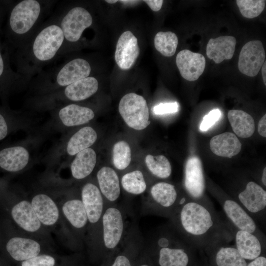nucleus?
<instances>
[{
	"mask_svg": "<svg viewBox=\"0 0 266 266\" xmlns=\"http://www.w3.org/2000/svg\"><path fill=\"white\" fill-rule=\"evenodd\" d=\"M210 148L215 155L231 158L238 154L241 149V143L236 136L229 132L213 136L209 142Z\"/></svg>",
	"mask_w": 266,
	"mask_h": 266,
	"instance_id": "25",
	"label": "nucleus"
},
{
	"mask_svg": "<svg viewBox=\"0 0 266 266\" xmlns=\"http://www.w3.org/2000/svg\"><path fill=\"white\" fill-rule=\"evenodd\" d=\"M233 239L230 238L220 239L205 249L214 253L216 266H246L247 262L240 255L235 246L228 245Z\"/></svg>",
	"mask_w": 266,
	"mask_h": 266,
	"instance_id": "22",
	"label": "nucleus"
},
{
	"mask_svg": "<svg viewBox=\"0 0 266 266\" xmlns=\"http://www.w3.org/2000/svg\"><path fill=\"white\" fill-rule=\"evenodd\" d=\"M236 4L242 15L246 18L258 17L264 10L265 0H237Z\"/></svg>",
	"mask_w": 266,
	"mask_h": 266,
	"instance_id": "36",
	"label": "nucleus"
},
{
	"mask_svg": "<svg viewBox=\"0 0 266 266\" xmlns=\"http://www.w3.org/2000/svg\"><path fill=\"white\" fill-rule=\"evenodd\" d=\"M144 247L137 228L133 226L122 245L102 261L101 266H135Z\"/></svg>",
	"mask_w": 266,
	"mask_h": 266,
	"instance_id": "12",
	"label": "nucleus"
},
{
	"mask_svg": "<svg viewBox=\"0 0 266 266\" xmlns=\"http://www.w3.org/2000/svg\"><path fill=\"white\" fill-rule=\"evenodd\" d=\"M128 226L123 208L116 203H105L95 261L102 263L122 245L131 228Z\"/></svg>",
	"mask_w": 266,
	"mask_h": 266,
	"instance_id": "5",
	"label": "nucleus"
},
{
	"mask_svg": "<svg viewBox=\"0 0 266 266\" xmlns=\"http://www.w3.org/2000/svg\"><path fill=\"white\" fill-rule=\"evenodd\" d=\"M118 1V0H105V2H107V3H115L116 2H117Z\"/></svg>",
	"mask_w": 266,
	"mask_h": 266,
	"instance_id": "49",
	"label": "nucleus"
},
{
	"mask_svg": "<svg viewBox=\"0 0 266 266\" xmlns=\"http://www.w3.org/2000/svg\"><path fill=\"white\" fill-rule=\"evenodd\" d=\"M118 110L126 124L133 129L142 130L150 124L148 107L141 96L127 94L120 100Z\"/></svg>",
	"mask_w": 266,
	"mask_h": 266,
	"instance_id": "10",
	"label": "nucleus"
},
{
	"mask_svg": "<svg viewBox=\"0 0 266 266\" xmlns=\"http://www.w3.org/2000/svg\"><path fill=\"white\" fill-rule=\"evenodd\" d=\"M11 217L23 231L36 233L41 232L44 227L38 220L31 203L27 200H21L16 203L12 208Z\"/></svg>",
	"mask_w": 266,
	"mask_h": 266,
	"instance_id": "19",
	"label": "nucleus"
},
{
	"mask_svg": "<svg viewBox=\"0 0 266 266\" xmlns=\"http://www.w3.org/2000/svg\"><path fill=\"white\" fill-rule=\"evenodd\" d=\"M135 266H155L144 247L137 259Z\"/></svg>",
	"mask_w": 266,
	"mask_h": 266,
	"instance_id": "40",
	"label": "nucleus"
},
{
	"mask_svg": "<svg viewBox=\"0 0 266 266\" xmlns=\"http://www.w3.org/2000/svg\"><path fill=\"white\" fill-rule=\"evenodd\" d=\"M61 261L55 255L42 253L30 259L20 262V266H61Z\"/></svg>",
	"mask_w": 266,
	"mask_h": 266,
	"instance_id": "37",
	"label": "nucleus"
},
{
	"mask_svg": "<svg viewBox=\"0 0 266 266\" xmlns=\"http://www.w3.org/2000/svg\"><path fill=\"white\" fill-rule=\"evenodd\" d=\"M53 1L22 0L13 7L9 18V26L17 47L23 46L44 23Z\"/></svg>",
	"mask_w": 266,
	"mask_h": 266,
	"instance_id": "4",
	"label": "nucleus"
},
{
	"mask_svg": "<svg viewBox=\"0 0 266 266\" xmlns=\"http://www.w3.org/2000/svg\"><path fill=\"white\" fill-rule=\"evenodd\" d=\"M91 71V66L87 60L76 58L50 70L41 72L36 77L45 86L52 88H62L89 77Z\"/></svg>",
	"mask_w": 266,
	"mask_h": 266,
	"instance_id": "8",
	"label": "nucleus"
},
{
	"mask_svg": "<svg viewBox=\"0 0 266 266\" xmlns=\"http://www.w3.org/2000/svg\"><path fill=\"white\" fill-rule=\"evenodd\" d=\"M169 223L194 248H205L224 238H233L225 220L211 202L189 199L169 219Z\"/></svg>",
	"mask_w": 266,
	"mask_h": 266,
	"instance_id": "1",
	"label": "nucleus"
},
{
	"mask_svg": "<svg viewBox=\"0 0 266 266\" xmlns=\"http://www.w3.org/2000/svg\"><path fill=\"white\" fill-rule=\"evenodd\" d=\"M176 64L182 77L188 81H193L203 72L205 59L200 53L184 49L177 54Z\"/></svg>",
	"mask_w": 266,
	"mask_h": 266,
	"instance_id": "17",
	"label": "nucleus"
},
{
	"mask_svg": "<svg viewBox=\"0 0 266 266\" xmlns=\"http://www.w3.org/2000/svg\"><path fill=\"white\" fill-rule=\"evenodd\" d=\"M97 133L91 127L80 129L69 139L66 147L67 153L74 156L92 146L97 140Z\"/></svg>",
	"mask_w": 266,
	"mask_h": 266,
	"instance_id": "31",
	"label": "nucleus"
},
{
	"mask_svg": "<svg viewBox=\"0 0 266 266\" xmlns=\"http://www.w3.org/2000/svg\"><path fill=\"white\" fill-rule=\"evenodd\" d=\"M62 215L76 234L83 237L88 227L86 213L81 199H71L62 205Z\"/></svg>",
	"mask_w": 266,
	"mask_h": 266,
	"instance_id": "20",
	"label": "nucleus"
},
{
	"mask_svg": "<svg viewBox=\"0 0 266 266\" xmlns=\"http://www.w3.org/2000/svg\"><path fill=\"white\" fill-rule=\"evenodd\" d=\"M266 53L262 42L250 41L245 44L240 52L238 67L243 74L254 77L259 73L265 62Z\"/></svg>",
	"mask_w": 266,
	"mask_h": 266,
	"instance_id": "14",
	"label": "nucleus"
},
{
	"mask_svg": "<svg viewBox=\"0 0 266 266\" xmlns=\"http://www.w3.org/2000/svg\"><path fill=\"white\" fill-rule=\"evenodd\" d=\"M140 53L137 38L130 31L124 32L119 38L115 52V60L118 66L129 69L133 65Z\"/></svg>",
	"mask_w": 266,
	"mask_h": 266,
	"instance_id": "16",
	"label": "nucleus"
},
{
	"mask_svg": "<svg viewBox=\"0 0 266 266\" xmlns=\"http://www.w3.org/2000/svg\"><path fill=\"white\" fill-rule=\"evenodd\" d=\"M98 88L97 79L93 76H89L65 87L63 93L65 97L68 100L79 101L93 95Z\"/></svg>",
	"mask_w": 266,
	"mask_h": 266,
	"instance_id": "27",
	"label": "nucleus"
},
{
	"mask_svg": "<svg viewBox=\"0 0 266 266\" xmlns=\"http://www.w3.org/2000/svg\"><path fill=\"white\" fill-rule=\"evenodd\" d=\"M262 75L264 83L266 85V62L265 61L262 66Z\"/></svg>",
	"mask_w": 266,
	"mask_h": 266,
	"instance_id": "46",
	"label": "nucleus"
},
{
	"mask_svg": "<svg viewBox=\"0 0 266 266\" xmlns=\"http://www.w3.org/2000/svg\"><path fill=\"white\" fill-rule=\"evenodd\" d=\"M225 222L234 239V246L243 258L252 261L261 256L266 245L257 236L236 228L227 220Z\"/></svg>",
	"mask_w": 266,
	"mask_h": 266,
	"instance_id": "15",
	"label": "nucleus"
},
{
	"mask_svg": "<svg viewBox=\"0 0 266 266\" xmlns=\"http://www.w3.org/2000/svg\"><path fill=\"white\" fill-rule=\"evenodd\" d=\"M228 117L234 133L241 138H248L254 133L255 126L253 117L246 112L237 109L229 111Z\"/></svg>",
	"mask_w": 266,
	"mask_h": 266,
	"instance_id": "30",
	"label": "nucleus"
},
{
	"mask_svg": "<svg viewBox=\"0 0 266 266\" xmlns=\"http://www.w3.org/2000/svg\"><path fill=\"white\" fill-rule=\"evenodd\" d=\"M96 162L97 155L93 149L88 148L78 153L70 166L72 177L77 180L87 177L93 171Z\"/></svg>",
	"mask_w": 266,
	"mask_h": 266,
	"instance_id": "29",
	"label": "nucleus"
},
{
	"mask_svg": "<svg viewBox=\"0 0 266 266\" xmlns=\"http://www.w3.org/2000/svg\"><path fill=\"white\" fill-rule=\"evenodd\" d=\"M6 249L12 259L20 263L43 253V247L38 240L22 236L10 238Z\"/></svg>",
	"mask_w": 266,
	"mask_h": 266,
	"instance_id": "18",
	"label": "nucleus"
},
{
	"mask_svg": "<svg viewBox=\"0 0 266 266\" xmlns=\"http://www.w3.org/2000/svg\"><path fill=\"white\" fill-rule=\"evenodd\" d=\"M121 184L123 189L131 195H140L147 189L144 175L139 170L125 173L121 178Z\"/></svg>",
	"mask_w": 266,
	"mask_h": 266,
	"instance_id": "32",
	"label": "nucleus"
},
{
	"mask_svg": "<svg viewBox=\"0 0 266 266\" xmlns=\"http://www.w3.org/2000/svg\"><path fill=\"white\" fill-rule=\"evenodd\" d=\"M262 184L266 188V167H265L263 170V174L262 177Z\"/></svg>",
	"mask_w": 266,
	"mask_h": 266,
	"instance_id": "47",
	"label": "nucleus"
},
{
	"mask_svg": "<svg viewBox=\"0 0 266 266\" xmlns=\"http://www.w3.org/2000/svg\"><path fill=\"white\" fill-rule=\"evenodd\" d=\"M178 43L177 35L171 32H158L154 37L156 49L166 57L172 56L175 53Z\"/></svg>",
	"mask_w": 266,
	"mask_h": 266,
	"instance_id": "34",
	"label": "nucleus"
},
{
	"mask_svg": "<svg viewBox=\"0 0 266 266\" xmlns=\"http://www.w3.org/2000/svg\"><path fill=\"white\" fill-rule=\"evenodd\" d=\"M8 133V128L6 121L0 114V140L6 137Z\"/></svg>",
	"mask_w": 266,
	"mask_h": 266,
	"instance_id": "42",
	"label": "nucleus"
},
{
	"mask_svg": "<svg viewBox=\"0 0 266 266\" xmlns=\"http://www.w3.org/2000/svg\"><path fill=\"white\" fill-rule=\"evenodd\" d=\"M5 64L0 50V77H1L5 71Z\"/></svg>",
	"mask_w": 266,
	"mask_h": 266,
	"instance_id": "45",
	"label": "nucleus"
},
{
	"mask_svg": "<svg viewBox=\"0 0 266 266\" xmlns=\"http://www.w3.org/2000/svg\"><path fill=\"white\" fill-rule=\"evenodd\" d=\"M81 200L88 219L87 240L91 256L95 261L99 244L101 219L105 202L98 187L91 182L85 184L82 187Z\"/></svg>",
	"mask_w": 266,
	"mask_h": 266,
	"instance_id": "7",
	"label": "nucleus"
},
{
	"mask_svg": "<svg viewBox=\"0 0 266 266\" xmlns=\"http://www.w3.org/2000/svg\"><path fill=\"white\" fill-rule=\"evenodd\" d=\"M145 162L149 171L161 179L169 177L171 173V166L168 160L164 155H147Z\"/></svg>",
	"mask_w": 266,
	"mask_h": 266,
	"instance_id": "33",
	"label": "nucleus"
},
{
	"mask_svg": "<svg viewBox=\"0 0 266 266\" xmlns=\"http://www.w3.org/2000/svg\"><path fill=\"white\" fill-rule=\"evenodd\" d=\"M258 131L261 136L266 137V114H265L260 120L258 123Z\"/></svg>",
	"mask_w": 266,
	"mask_h": 266,
	"instance_id": "43",
	"label": "nucleus"
},
{
	"mask_svg": "<svg viewBox=\"0 0 266 266\" xmlns=\"http://www.w3.org/2000/svg\"><path fill=\"white\" fill-rule=\"evenodd\" d=\"M30 202L44 227H53L58 223L60 217V209L50 196L38 194L33 197Z\"/></svg>",
	"mask_w": 266,
	"mask_h": 266,
	"instance_id": "21",
	"label": "nucleus"
},
{
	"mask_svg": "<svg viewBox=\"0 0 266 266\" xmlns=\"http://www.w3.org/2000/svg\"><path fill=\"white\" fill-rule=\"evenodd\" d=\"M183 185L187 196L191 200L210 202L205 197V177L201 161L197 156H191L186 162Z\"/></svg>",
	"mask_w": 266,
	"mask_h": 266,
	"instance_id": "13",
	"label": "nucleus"
},
{
	"mask_svg": "<svg viewBox=\"0 0 266 266\" xmlns=\"http://www.w3.org/2000/svg\"><path fill=\"white\" fill-rule=\"evenodd\" d=\"M236 40L233 36H221L210 38L206 45V55L216 64L230 60L235 51Z\"/></svg>",
	"mask_w": 266,
	"mask_h": 266,
	"instance_id": "24",
	"label": "nucleus"
},
{
	"mask_svg": "<svg viewBox=\"0 0 266 266\" xmlns=\"http://www.w3.org/2000/svg\"><path fill=\"white\" fill-rule=\"evenodd\" d=\"M64 35L58 17L44 22L29 40L18 48V73L29 80L43 67L61 57Z\"/></svg>",
	"mask_w": 266,
	"mask_h": 266,
	"instance_id": "2",
	"label": "nucleus"
},
{
	"mask_svg": "<svg viewBox=\"0 0 266 266\" xmlns=\"http://www.w3.org/2000/svg\"><path fill=\"white\" fill-rule=\"evenodd\" d=\"M215 196L228 221L236 228L255 234L266 245L265 234L259 228L255 220L237 201L224 194H216Z\"/></svg>",
	"mask_w": 266,
	"mask_h": 266,
	"instance_id": "11",
	"label": "nucleus"
},
{
	"mask_svg": "<svg viewBox=\"0 0 266 266\" xmlns=\"http://www.w3.org/2000/svg\"><path fill=\"white\" fill-rule=\"evenodd\" d=\"M246 266H266V258L263 256H260L252 260Z\"/></svg>",
	"mask_w": 266,
	"mask_h": 266,
	"instance_id": "44",
	"label": "nucleus"
},
{
	"mask_svg": "<svg viewBox=\"0 0 266 266\" xmlns=\"http://www.w3.org/2000/svg\"><path fill=\"white\" fill-rule=\"evenodd\" d=\"M118 1H120L123 3H133L135 2H137L138 1L136 0H118Z\"/></svg>",
	"mask_w": 266,
	"mask_h": 266,
	"instance_id": "48",
	"label": "nucleus"
},
{
	"mask_svg": "<svg viewBox=\"0 0 266 266\" xmlns=\"http://www.w3.org/2000/svg\"><path fill=\"white\" fill-rule=\"evenodd\" d=\"M221 115V111L218 108L210 111L203 117L200 125V130L202 132L207 131L218 121Z\"/></svg>",
	"mask_w": 266,
	"mask_h": 266,
	"instance_id": "38",
	"label": "nucleus"
},
{
	"mask_svg": "<svg viewBox=\"0 0 266 266\" xmlns=\"http://www.w3.org/2000/svg\"><path fill=\"white\" fill-rule=\"evenodd\" d=\"M189 199L179 195L174 185L159 182L151 186L149 196L143 200L141 212L169 219Z\"/></svg>",
	"mask_w": 266,
	"mask_h": 266,
	"instance_id": "6",
	"label": "nucleus"
},
{
	"mask_svg": "<svg viewBox=\"0 0 266 266\" xmlns=\"http://www.w3.org/2000/svg\"><path fill=\"white\" fill-rule=\"evenodd\" d=\"M57 17L64 35L62 50L68 43L78 41L84 31L93 22L91 14L82 6L73 7Z\"/></svg>",
	"mask_w": 266,
	"mask_h": 266,
	"instance_id": "9",
	"label": "nucleus"
},
{
	"mask_svg": "<svg viewBox=\"0 0 266 266\" xmlns=\"http://www.w3.org/2000/svg\"><path fill=\"white\" fill-rule=\"evenodd\" d=\"M99 188L105 203L114 204L121 194L120 180L117 172L111 167L103 166L97 173Z\"/></svg>",
	"mask_w": 266,
	"mask_h": 266,
	"instance_id": "23",
	"label": "nucleus"
},
{
	"mask_svg": "<svg viewBox=\"0 0 266 266\" xmlns=\"http://www.w3.org/2000/svg\"><path fill=\"white\" fill-rule=\"evenodd\" d=\"M29 153L22 146L6 148L0 151V167L9 172H17L26 167Z\"/></svg>",
	"mask_w": 266,
	"mask_h": 266,
	"instance_id": "26",
	"label": "nucleus"
},
{
	"mask_svg": "<svg viewBox=\"0 0 266 266\" xmlns=\"http://www.w3.org/2000/svg\"><path fill=\"white\" fill-rule=\"evenodd\" d=\"M143 1L154 11L160 10L164 2L162 0H145Z\"/></svg>",
	"mask_w": 266,
	"mask_h": 266,
	"instance_id": "41",
	"label": "nucleus"
},
{
	"mask_svg": "<svg viewBox=\"0 0 266 266\" xmlns=\"http://www.w3.org/2000/svg\"><path fill=\"white\" fill-rule=\"evenodd\" d=\"M58 115L63 124L67 127L86 124L95 117L92 109L75 104H68L61 108Z\"/></svg>",
	"mask_w": 266,
	"mask_h": 266,
	"instance_id": "28",
	"label": "nucleus"
},
{
	"mask_svg": "<svg viewBox=\"0 0 266 266\" xmlns=\"http://www.w3.org/2000/svg\"><path fill=\"white\" fill-rule=\"evenodd\" d=\"M132 160L131 150L129 144L124 140L117 142L112 150V162L116 168L126 169Z\"/></svg>",
	"mask_w": 266,
	"mask_h": 266,
	"instance_id": "35",
	"label": "nucleus"
},
{
	"mask_svg": "<svg viewBox=\"0 0 266 266\" xmlns=\"http://www.w3.org/2000/svg\"><path fill=\"white\" fill-rule=\"evenodd\" d=\"M153 110L154 113L157 115L173 113L178 111V104L177 102L161 103L155 106Z\"/></svg>",
	"mask_w": 266,
	"mask_h": 266,
	"instance_id": "39",
	"label": "nucleus"
},
{
	"mask_svg": "<svg viewBox=\"0 0 266 266\" xmlns=\"http://www.w3.org/2000/svg\"><path fill=\"white\" fill-rule=\"evenodd\" d=\"M144 248L155 266H189L195 249L169 223L152 232Z\"/></svg>",
	"mask_w": 266,
	"mask_h": 266,
	"instance_id": "3",
	"label": "nucleus"
}]
</instances>
